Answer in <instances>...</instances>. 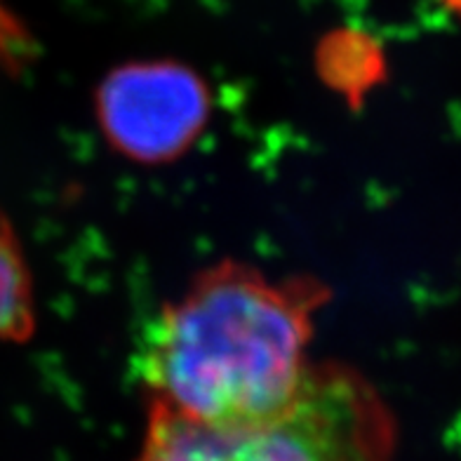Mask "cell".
<instances>
[{
	"mask_svg": "<svg viewBox=\"0 0 461 461\" xmlns=\"http://www.w3.org/2000/svg\"><path fill=\"white\" fill-rule=\"evenodd\" d=\"M321 278H271L245 261L203 268L163 306L140 351L146 402L207 426H252L297 401L313 360Z\"/></svg>",
	"mask_w": 461,
	"mask_h": 461,
	"instance_id": "obj_1",
	"label": "cell"
},
{
	"mask_svg": "<svg viewBox=\"0 0 461 461\" xmlns=\"http://www.w3.org/2000/svg\"><path fill=\"white\" fill-rule=\"evenodd\" d=\"M395 419L375 384L346 363H313L280 417L252 426H207L146 402L134 461H389Z\"/></svg>",
	"mask_w": 461,
	"mask_h": 461,
	"instance_id": "obj_2",
	"label": "cell"
},
{
	"mask_svg": "<svg viewBox=\"0 0 461 461\" xmlns=\"http://www.w3.org/2000/svg\"><path fill=\"white\" fill-rule=\"evenodd\" d=\"M95 106L115 153L163 165L182 158L205 132L212 95L201 73L182 61H130L102 80Z\"/></svg>",
	"mask_w": 461,
	"mask_h": 461,
	"instance_id": "obj_3",
	"label": "cell"
},
{
	"mask_svg": "<svg viewBox=\"0 0 461 461\" xmlns=\"http://www.w3.org/2000/svg\"><path fill=\"white\" fill-rule=\"evenodd\" d=\"M36 330V294L24 248L0 212V341L22 344Z\"/></svg>",
	"mask_w": 461,
	"mask_h": 461,
	"instance_id": "obj_4",
	"label": "cell"
},
{
	"mask_svg": "<svg viewBox=\"0 0 461 461\" xmlns=\"http://www.w3.org/2000/svg\"><path fill=\"white\" fill-rule=\"evenodd\" d=\"M447 5L456 10V13H461V0H447Z\"/></svg>",
	"mask_w": 461,
	"mask_h": 461,
	"instance_id": "obj_5",
	"label": "cell"
}]
</instances>
